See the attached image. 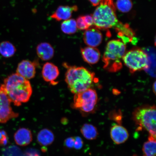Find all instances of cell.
<instances>
[{
    "mask_svg": "<svg viewBox=\"0 0 156 156\" xmlns=\"http://www.w3.org/2000/svg\"><path fill=\"white\" fill-rule=\"evenodd\" d=\"M16 48L11 43L4 41L0 43V54L5 58L11 57L14 55Z\"/></svg>",
    "mask_w": 156,
    "mask_h": 156,
    "instance_id": "obj_21",
    "label": "cell"
},
{
    "mask_svg": "<svg viewBox=\"0 0 156 156\" xmlns=\"http://www.w3.org/2000/svg\"><path fill=\"white\" fill-rule=\"evenodd\" d=\"M125 44L120 40H113L107 44L103 58L104 68L115 72L121 69L122 58L126 53Z\"/></svg>",
    "mask_w": 156,
    "mask_h": 156,
    "instance_id": "obj_4",
    "label": "cell"
},
{
    "mask_svg": "<svg viewBox=\"0 0 156 156\" xmlns=\"http://www.w3.org/2000/svg\"><path fill=\"white\" fill-rule=\"evenodd\" d=\"M77 28L81 30H86L89 29V27L86 24L83 19V16H80L76 20Z\"/></svg>",
    "mask_w": 156,
    "mask_h": 156,
    "instance_id": "obj_24",
    "label": "cell"
},
{
    "mask_svg": "<svg viewBox=\"0 0 156 156\" xmlns=\"http://www.w3.org/2000/svg\"><path fill=\"white\" fill-rule=\"evenodd\" d=\"M37 54L41 59L47 61L51 59L54 55V49L47 42L41 43L36 48Z\"/></svg>",
    "mask_w": 156,
    "mask_h": 156,
    "instance_id": "obj_17",
    "label": "cell"
},
{
    "mask_svg": "<svg viewBox=\"0 0 156 156\" xmlns=\"http://www.w3.org/2000/svg\"><path fill=\"white\" fill-rule=\"evenodd\" d=\"M67 68L65 81L72 93L76 94L90 89L94 80L95 74L83 67L69 66Z\"/></svg>",
    "mask_w": 156,
    "mask_h": 156,
    "instance_id": "obj_2",
    "label": "cell"
},
{
    "mask_svg": "<svg viewBox=\"0 0 156 156\" xmlns=\"http://www.w3.org/2000/svg\"><path fill=\"white\" fill-rule=\"evenodd\" d=\"M8 142L6 133L4 130H0V146H5Z\"/></svg>",
    "mask_w": 156,
    "mask_h": 156,
    "instance_id": "obj_25",
    "label": "cell"
},
{
    "mask_svg": "<svg viewBox=\"0 0 156 156\" xmlns=\"http://www.w3.org/2000/svg\"><path fill=\"white\" fill-rule=\"evenodd\" d=\"M153 91L154 93L155 94L156 93V82H155V83H154L153 84Z\"/></svg>",
    "mask_w": 156,
    "mask_h": 156,
    "instance_id": "obj_30",
    "label": "cell"
},
{
    "mask_svg": "<svg viewBox=\"0 0 156 156\" xmlns=\"http://www.w3.org/2000/svg\"><path fill=\"white\" fill-rule=\"evenodd\" d=\"M92 16L94 24L97 28L102 30L114 28L119 22L114 0H103L95 9Z\"/></svg>",
    "mask_w": 156,
    "mask_h": 156,
    "instance_id": "obj_3",
    "label": "cell"
},
{
    "mask_svg": "<svg viewBox=\"0 0 156 156\" xmlns=\"http://www.w3.org/2000/svg\"><path fill=\"white\" fill-rule=\"evenodd\" d=\"M103 36L102 33L96 28L88 29L83 34L85 43L89 47L95 48L101 44Z\"/></svg>",
    "mask_w": 156,
    "mask_h": 156,
    "instance_id": "obj_9",
    "label": "cell"
},
{
    "mask_svg": "<svg viewBox=\"0 0 156 156\" xmlns=\"http://www.w3.org/2000/svg\"><path fill=\"white\" fill-rule=\"evenodd\" d=\"M11 102L1 87L0 92V123H5L11 119L19 116L18 113L13 112L11 106Z\"/></svg>",
    "mask_w": 156,
    "mask_h": 156,
    "instance_id": "obj_8",
    "label": "cell"
},
{
    "mask_svg": "<svg viewBox=\"0 0 156 156\" xmlns=\"http://www.w3.org/2000/svg\"><path fill=\"white\" fill-rule=\"evenodd\" d=\"M156 137L149 135L147 141L144 142L142 147L144 156H156Z\"/></svg>",
    "mask_w": 156,
    "mask_h": 156,
    "instance_id": "obj_20",
    "label": "cell"
},
{
    "mask_svg": "<svg viewBox=\"0 0 156 156\" xmlns=\"http://www.w3.org/2000/svg\"><path fill=\"white\" fill-rule=\"evenodd\" d=\"M83 142L82 139L79 136H75L74 149L77 150L81 149L83 147Z\"/></svg>",
    "mask_w": 156,
    "mask_h": 156,
    "instance_id": "obj_26",
    "label": "cell"
},
{
    "mask_svg": "<svg viewBox=\"0 0 156 156\" xmlns=\"http://www.w3.org/2000/svg\"><path fill=\"white\" fill-rule=\"evenodd\" d=\"M94 6L98 5L103 0H89Z\"/></svg>",
    "mask_w": 156,
    "mask_h": 156,
    "instance_id": "obj_29",
    "label": "cell"
},
{
    "mask_svg": "<svg viewBox=\"0 0 156 156\" xmlns=\"http://www.w3.org/2000/svg\"><path fill=\"white\" fill-rule=\"evenodd\" d=\"M80 131L84 137L88 140H95L98 136L99 133L97 128L91 124H84L81 127Z\"/></svg>",
    "mask_w": 156,
    "mask_h": 156,
    "instance_id": "obj_19",
    "label": "cell"
},
{
    "mask_svg": "<svg viewBox=\"0 0 156 156\" xmlns=\"http://www.w3.org/2000/svg\"><path fill=\"white\" fill-rule=\"evenodd\" d=\"M122 60L132 73L147 69L149 66L147 54L139 48L134 49L125 53Z\"/></svg>",
    "mask_w": 156,
    "mask_h": 156,
    "instance_id": "obj_6",
    "label": "cell"
},
{
    "mask_svg": "<svg viewBox=\"0 0 156 156\" xmlns=\"http://www.w3.org/2000/svg\"><path fill=\"white\" fill-rule=\"evenodd\" d=\"M1 87H2V85H1V84H0V92H1Z\"/></svg>",
    "mask_w": 156,
    "mask_h": 156,
    "instance_id": "obj_32",
    "label": "cell"
},
{
    "mask_svg": "<svg viewBox=\"0 0 156 156\" xmlns=\"http://www.w3.org/2000/svg\"><path fill=\"white\" fill-rule=\"evenodd\" d=\"M156 109L155 106L138 107L134 110L132 119L138 131L145 130L156 137Z\"/></svg>",
    "mask_w": 156,
    "mask_h": 156,
    "instance_id": "obj_5",
    "label": "cell"
},
{
    "mask_svg": "<svg viewBox=\"0 0 156 156\" xmlns=\"http://www.w3.org/2000/svg\"><path fill=\"white\" fill-rule=\"evenodd\" d=\"M81 53L84 60L89 64H96L100 59V52L95 48L89 46L82 48Z\"/></svg>",
    "mask_w": 156,
    "mask_h": 156,
    "instance_id": "obj_16",
    "label": "cell"
},
{
    "mask_svg": "<svg viewBox=\"0 0 156 156\" xmlns=\"http://www.w3.org/2000/svg\"><path fill=\"white\" fill-rule=\"evenodd\" d=\"M84 20L89 28L94 24V20L92 15H87L83 16Z\"/></svg>",
    "mask_w": 156,
    "mask_h": 156,
    "instance_id": "obj_28",
    "label": "cell"
},
{
    "mask_svg": "<svg viewBox=\"0 0 156 156\" xmlns=\"http://www.w3.org/2000/svg\"><path fill=\"white\" fill-rule=\"evenodd\" d=\"M16 73L27 80L33 79L36 73L35 63L29 60H23L17 66Z\"/></svg>",
    "mask_w": 156,
    "mask_h": 156,
    "instance_id": "obj_11",
    "label": "cell"
},
{
    "mask_svg": "<svg viewBox=\"0 0 156 156\" xmlns=\"http://www.w3.org/2000/svg\"><path fill=\"white\" fill-rule=\"evenodd\" d=\"M98 100L97 93L94 90L89 89L75 94L73 107L84 113L92 112L96 106Z\"/></svg>",
    "mask_w": 156,
    "mask_h": 156,
    "instance_id": "obj_7",
    "label": "cell"
},
{
    "mask_svg": "<svg viewBox=\"0 0 156 156\" xmlns=\"http://www.w3.org/2000/svg\"><path fill=\"white\" fill-rule=\"evenodd\" d=\"M114 28L124 44L131 42L133 40L135 34L128 24H123L119 21Z\"/></svg>",
    "mask_w": 156,
    "mask_h": 156,
    "instance_id": "obj_15",
    "label": "cell"
},
{
    "mask_svg": "<svg viewBox=\"0 0 156 156\" xmlns=\"http://www.w3.org/2000/svg\"><path fill=\"white\" fill-rule=\"evenodd\" d=\"M77 5L70 6L68 5H60L50 16L51 18L56 21L66 20L70 19L73 13L78 10Z\"/></svg>",
    "mask_w": 156,
    "mask_h": 156,
    "instance_id": "obj_12",
    "label": "cell"
},
{
    "mask_svg": "<svg viewBox=\"0 0 156 156\" xmlns=\"http://www.w3.org/2000/svg\"><path fill=\"white\" fill-rule=\"evenodd\" d=\"M55 140L53 133L48 129H44L38 132L37 140L41 146H47L53 143Z\"/></svg>",
    "mask_w": 156,
    "mask_h": 156,
    "instance_id": "obj_18",
    "label": "cell"
},
{
    "mask_svg": "<svg viewBox=\"0 0 156 156\" xmlns=\"http://www.w3.org/2000/svg\"><path fill=\"white\" fill-rule=\"evenodd\" d=\"M110 134L113 141L117 145L124 143L129 137V134L127 130L122 125L118 124L112 127Z\"/></svg>",
    "mask_w": 156,
    "mask_h": 156,
    "instance_id": "obj_10",
    "label": "cell"
},
{
    "mask_svg": "<svg viewBox=\"0 0 156 156\" xmlns=\"http://www.w3.org/2000/svg\"><path fill=\"white\" fill-rule=\"evenodd\" d=\"M14 138L17 145L24 146L28 145L32 142L33 136L30 130L28 128H22L15 132Z\"/></svg>",
    "mask_w": 156,
    "mask_h": 156,
    "instance_id": "obj_14",
    "label": "cell"
},
{
    "mask_svg": "<svg viewBox=\"0 0 156 156\" xmlns=\"http://www.w3.org/2000/svg\"><path fill=\"white\" fill-rule=\"evenodd\" d=\"M61 30L66 34H75L77 31L76 23L75 19H69L64 20L61 25Z\"/></svg>",
    "mask_w": 156,
    "mask_h": 156,
    "instance_id": "obj_22",
    "label": "cell"
},
{
    "mask_svg": "<svg viewBox=\"0 0 156 156\" xmlns=\"http://www.w3.org/2000/svg\"><path fill=\"white\" fill-rule=\"evenodd\" d=\"M27 156H40L39 155L37 154H29Z\"/></svg>",
    "mask_w": 156,
    "mask_h": 156,
    "instance_id": "obj_31",
    "label": "cell"
},
{
    "mask_svg": "<svg viewBox=\"0 0 156 156\" xmlns=\"http://www.w3.org/2000/svg\"><path fill=\"white\" fill-rule=\"evenodd\" d=\"M133 6L131 0H117L115 6L118 10L122 13H127L132 9Z\"/></svg>",
    "mask_w": 156,
    "mask_h": 156,
    "instance_id": "obj_23",
    "label": "cell"
},
{
    "mask_svg": "<svg viewBox=\"0 0 156 156\" xmlns=\"http://www.w3.org/2000/svg\"><path fill=\"white\" fill-rule=\"evenodd\" d=\"M59 75L58 67L53 63L47 62L44 64L42 70V76L44 80L52 84H55V81Z\"/></svg>",
    "mask_w": 156,
    "mask_h": 156,
    "instance_id": "obj_13",
    "label": "cell"
},
{
    "mask_svg": "<svg viewBox=\"0 0 156 156\" xmlns=\"http://www.w3.org/2000/svg\"><path fill=\"white\" fill-rule=\"evenodd\" d=\"M74 144H75V137H73V136L66 138L64 142V146L69 149H73L74 148Z\"/></svg>",
    "mask_w": 156,
    "mask_h": 156,
    "instance_id": "obj_27",
    "label": "cell"
},
{
    "mask_svg": "<svg viewBox=\"0 0 156 156\" xmlns=\"http://www.w3.org/2000/svg\"><path fill=\"white\" fill-rule=\"evenodd\" d=\"M2 87L11 102L16 106L28 102L32 93L30 82L17 73L5 78Z\"/></svg>",
    "mask_w": 156,
    "mask_h": 156,
    "instance_id": "obj_1",
    "label": "cell"
},
{
    "mask_svg": "<svg viewBox=\"0 0 156 156\" xmlns=\"http://www.w3.org/2000/svg\"><path fill=\"white\" fill-rule=\"evenodd\" d=\"M133 156H137V155H136V154H135V155H133Z\"/></svg>",
    "mask_w": 156,
    "mask_h": 156,
    "instance_id": "obj_33",
    "label": "cell"
}]
</instances>
